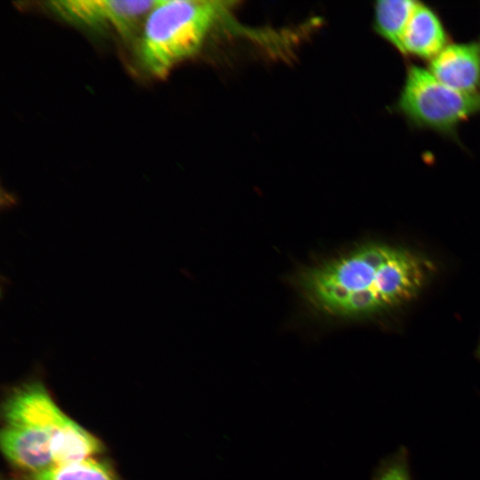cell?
Returning <instances> with one entry per match:
<instances>
[{"mask_svg":"<svg viewBox=\"0 0 480 480\" xmlns=\"http://www.w3.org/2000/svg\"><path fill=\"white\" fill-rule=\"evenodd\" d=\"M3 414L5 423L25 425L45 436L52 444L56 464L92 457L102 450L100 440L66 415L41 382L15 389L6 399Z\"/></svg>","mask_w":480,"mask_h":480,"instance_id":"3957f363","label":"cell"},{"mask_svg":"<svg viewBox=\"0 0 480 480\" xmlns=\"http://www.w3.org/2000/svg\"><path fill=\"white\" fill-rule=\"evenodd\" d=\"M446 34L437 15L417 2L403 36L404 54L433 60L447 45Z\"/></svg>","mask_w":480,"mask_h":480,"instance_id":"ba28073f","label":"cell"},{"mask_svg":"<svg viewBox=\"0 0 480 480\" xmlns=\"http://www.w3.org/2000/svg\"><path fill=\"white\" fill-rule=\"evenodd\" d=\"M32 480H116L107 464L92 457L56 464L31 474Z\"/></svg>","mask_w":480,"mask_h":480,"instance_id":"30bf717a","label":"cell"},{"mask_svg":"<svg viewBox=\"0 0 480 480\" xmlns=\"http://www.w3.org/2000/svg\"><path fill=\"white\" fill-rule=\"evenodd\" d=\"M397 108L418 126L448 132L480 112V92H459L441 83L429 70L411 66Z\"/></svg>","mask_w":480,"mask_h":480,"instance_id":"277c9868","label":"cell"},{"mask_svg":"<svg viewBox=\"0 0 480 480\" xmlns=\"http://www.w3.org/2000/svg\"><path fill=\"white\" fill-rule=\"evenodd\" d=\"M427 270L426 262L407 250L370 243L306 268L297 284L307 302L319 312L363 317L413 298Z\"/></svg>","mask_w":480,"mask_h":480,"instance_id":"6da1fadb","label":"cell"},{"mask_svg":"<svg viewBox=\"0 0 480 480\" xmlns=\"http://www.w3.org/2000/svg\"><path fill=\"white\" fill-rule=\"evenodd\" d=\"M428 70L454 90L480 92V41L447 44L431 60Z\"/></svg>","mask_w":480,"mask_h":480,"instance_id":"8992f818","label":"cell"},{"mask_svg":"<svg viewBox=\"0 0 480 480\" xmlns=\"http://www.w3.org/2000/svg\"><path fill=\"white\" fill-rule=\"evenodd\" d=\"M157 1L62 0L48 2V7L72 25L127 36L144 22Z\"/></svg>","mask_w":480,"mask_h":480,"instance_id":"5b68a950","label":"cell"},{"mask_svg":"<svg viewBox=\"0 0 480 480\" xmlns=\"http://www.w3.org/2000/svg\"><path fill=\"white\" fill-rule=\"evenodd\" d=\"M416 4L412 0H380L374 6L375 31L402 54L403 36Z\"/></svg>","mask_w":480,"mask_h":480,"instance_id":"9c48e42d","label":"cell"},{"mask_svg":"<svg viewBox=\"0 0 480 480\" xmlns=\"http://www.w3.org/2000/svg\"><path fill=\"white\" fill-rule=\"evenodd\" d=\"M226 4L158 0L143 22L139 53L145 69L162 78L195 55L227 11Z\"/></svg>","mask_w":480,"mask_h":480,"instance_id":"7a4b0ae2","label":"cell"},{"mask_svg":"<svg viewBox=\"0 0 480 480\" xmlns=\"http://www.w3.org/2000/svg\"><path fill=\"white\" fill-rule=\"evenodd\" d=\"M0 444L3 453L12 464L31 474L56 464L51 441L30 427L5 423Z\"/></svg>","mask_w":480,"mask_h":480,"instance_id":"52a82bcc","label":"cell"},{"mask_svg":"<svg viewBox=\"0 0 480 480\" xmlns=\"http://www.w3.org/2000/svg\"><path fill=\"white\" fill-rule=\"evenodd\" d=\"M379 480H409V476L403 464L396 463L387 468Z\"/></svg>","mask_w":480,"mask_h":480,"instance_id":"8fae6325","label":"cell"}]
</instances>
